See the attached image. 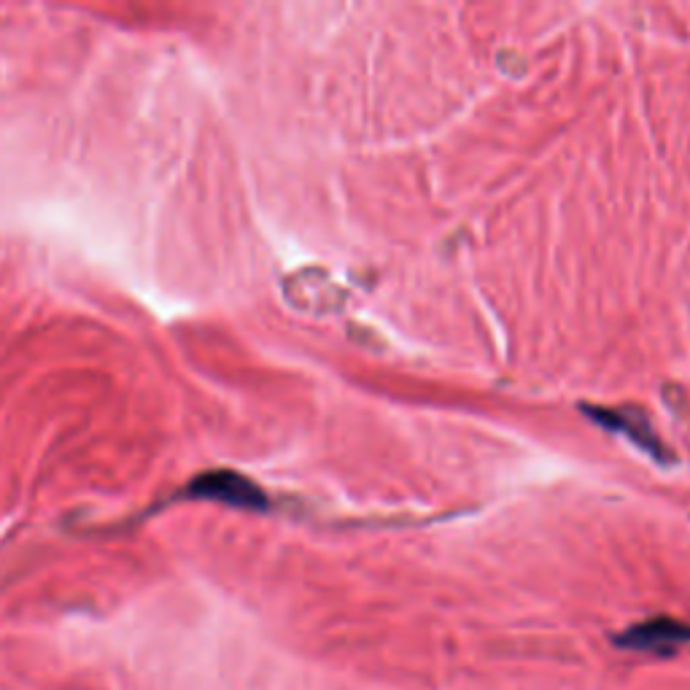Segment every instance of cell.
I'll return each instance as SVG.
<instances>
[{"instance_id":"1","label":"cell","mask_w":690,"mask_h":690,"mask_svg":"<svg viewBox=\"0 0 690 690\" xmlns=\"http://www.w3.org/2000/svg\"><path fill=\"white\" fill-rule=\"evenodd\" d=\"M178 496L181 499H195V502H219V505L254 510V513H262V510L270 507V499H267L265 491L251 478L235 472V469L203 472Z\"/></svg>"},{"instance_id":"2","label":"cell","mask_w":690,"mask_h":690,"mask_svg":"<svg viewBox=\"0 0 690 690\" xmlns=\"http://www.w3.org/2000/svg\"><path fill=\"white\" fill-rule=\"evenodd\" d=\"M685 642H690V623L674 618L647 620V623H639L618 637V645L629 647V650L658 655H672Z\"/></svg>"},{"instance_id":"3","label":"cell","mask_w":690,"mask_h":690,"mask_svg":"<svg viewBox=\"0 0 690 690\" xmlns=\"http://www.w3.org/2000/svg\"><path fill=\"white\" fill-rule=\"evenodd\" d=\"M585 413L596 421V424H602L604 429H610V432H618V434H626L631 443L639 445L642 451H647L653 459H664L666 456V448L661 445V440L655 437L653 429H650V424H647V418L639 413V410H610V407H585Z\"/></svg>"}]
</instances>
